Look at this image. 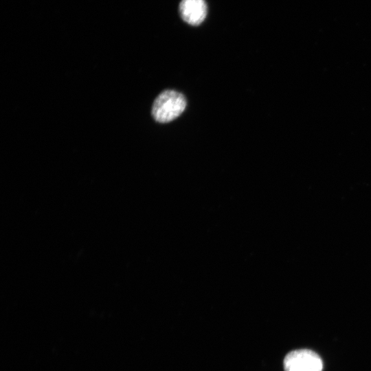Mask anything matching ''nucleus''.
<instances>
[{
	"instance_id": "f257e3e1",
	"label": "nucleus",
	"mask_w": 371,
	"mask_h": 371,
	"mask_svg": "<svg viewBox=\"0 0 371 371\" xmlns=\"http://www.w3.org/2000/svg\"><path fill=\"white\" fill-rule=\"evenodd\" d=\"M186 106V100L181 93L174 90H166L155 99L152 115L157 122L167 123L179 117Z\"/></svg>"
},
{
	"instance_id": "f03ea898",
	"label": "nucleus",
	"mask_w": 371,
	"mask_h": 371,
	"mask_svg": "<svg viewBox=\"0 0 371 371\" xmlns=\"http://www.w3.org/2000/svg\"><path fill=\"white\" fill-rule=\"evenodd\" d=\"M285 371H322L320 357L308 349L295 350L286 355L284 359Z\"/></svg>"
},
{
	"instance_id": "7ed1b4c3",
	"label": "nucleus",
	"mask_w": 371,
	"mask_h": 371,
	"mask_svg": "<svg viewBox=\"0 0 371 371\" xmlns=\"http://www.w3.org/2000/svg\"><path fill=\"white\" fill-rule=\"evenodd\" d=\"M179 12L186 23L191 25H199L205 20L207 8L204 0H181Z\"/></svg>"
}]
</instances>
